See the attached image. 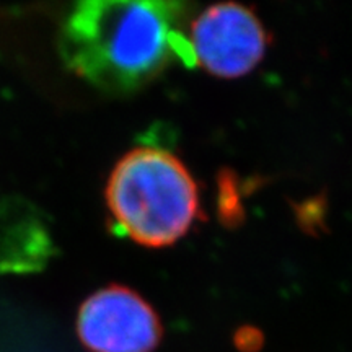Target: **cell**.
<instances>
[{
    "label": "cell",
    "mask_w": 352,
    "mask_h": 352,
    "mask_svg": "<svg viewBox=\"0 0 352 352\" xmlns=\"http://www.w3.org/2000/svg\"><path fill=\"white\" fill-rule=\"evenodd\" d=\"M176 7L83 2L65 21V56L82 76L114 88H132L155 77L171 56L195 63L189 41L175 28Z\"/></svg>",
    "instance_id": "6da1fadb"
},
{
    "label": "cell",
    "mask_w": 352,
    "mask_h": 352,
    "mask_svg": "<svg viewBox=\"0 0 352 352\" xmlns=\"http://www.w3.org/2000/svg\"><path fill=\"white\" fill-rule=\"evenodd\" d=\"M114 222L135 243L162 248L186 235L199 215L189 170L160 147H138L114 166L107 186Z\"/></svg>",
    "instance_id": "7a4b0ae2"
},
{
    "label": "cell",
    "mask_w": 352,
    "mask_h": 352,
    "mask_svg": "<svg viewBox=\"0 0 352 352\" xmlns=\"http://www.w3.org/2000/svg\"><path fill=\"white\" fill-rule=\"evenodd\" d=\"M77 333L91 352H153L160 344L162 323L138 292L109 285L82 303Z\"/></svg>",
    "instance_id": "3957f363"
},
{
    "label": "cell",
    "mask_w": 352,
    "mask_h": 352,
    "mask_svg": "<svg viewBox=\"0 0 352 352\" xmlns=\"http://www.w3.org/2000/svg\"><path fill=\"white\" fill-rule=\"evenodd\" d=\"M188 41L197 65L215 77L239 78L263 59L267 34L250 8L228 2L202 12Z\"/></svg>",
    "instance_id": "277c9868"
},
{
    "label": "cell",
    "mask_w": 352,
    "mask_h": 352,
    "mask_svg": "<svg viewBox=\"0 0 352 352\" xmlns=\"http://www.w3.org/2000/svg\"><path fill=\"white\" fill-rule=\"evenodd\" d=\"M219 212L222 222L232 223V226H235L243 217L235 176L227 171L220 175L219 179Z\"/></svg>",
    "instance_id": "5b68a950"
},
{
    "label": "cell",
    "mask_w": 352,
    "mask_h": 352,
    "mask_svg": "<svg viewBox=\"0 0 352 352\" xmlns=\"http://www.w3.org/2000/svg\"><path fill=\"white\" fill-rule=\"evenodd\" d=\"M254 331H256V329L253 328L241 329V331L236 334V344H239V347L243 344V342L246 344L243 347V351H253L256 349V347H259V344H261V334L256 333L254 336H252Z\"/></svg>",
    "instance_id": "8992f818"
}]
</instances>
